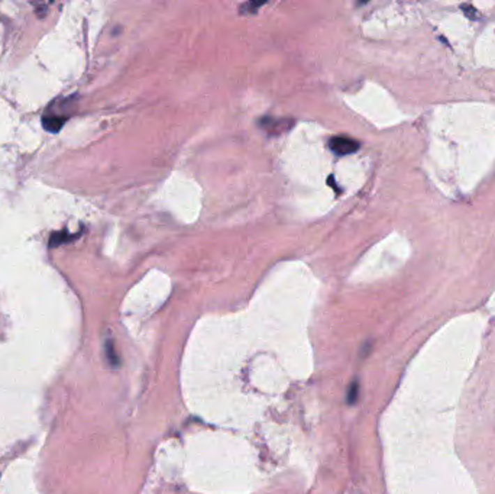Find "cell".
<instances>
[{"label":"cell","instance_id":"3957f363","mask_svg":"<svg viewBox=\"0 0 495 494\" xmlns=\"http://www.w3.org/2000/svg\"><path fill=\"white\" fill-rule=\"evenodd\" d=\"M261 125L264 129H268L270 132H281L284 129V121L282 119H273V118H265L261 121Z\"/></svg>","mask_w":495,"mask_h":494},{"label":"cell","instance_id":"5b68a950","mask_svg":"<svg viewBox=\"0 0 495 494\" xmlns=\"http://www.w3.org/2000/svg\"><path fill=\"white\" fill-rule=\"evenodd\" d=\"M264 3H246V5H243L242 8H241V10L242 12H245V10H247V13H254V10H252V8H255V9H258V8H261Z\"/></svg>","mask_w":495,"mask_h":494},{"label":"cell","instance_id":"7a4b0ae2","mask_svg":"<svg viewBox=\"0 0 495 494\" xmlns=\"http://www.w3.org/2000/svg\"><path fill=\"white\" fill-rule=\"evenodd\" d=\"M67 118H61V117H45L43 118V125L44 128L48 130V132H52V134H55V132H60L63 125L66 123Z\"/></svg>","mask_w":495,"mask_h":494},{"label":"cell","instance_id":"6da1fadb","mask_svg":"<svg viewBox=\"0 0 495 494\" xmlns=\"http://www.w3.org/2000/svg\"><path fill=\"white\" fill-rule=\"evenodd\" d=\"M329 147H330V149L333 151V153H336L339 156H348V154L356 153V151L360 147V144L356 140L351 138V137L339 135V137L330 138Z\"/></svg>","mask_w":495,"mask_h":494},{"label":"cell","instance_id":"277c9868","mask_svg":"<svg viewBox=\"0 0 495 494\" xmlns=\"http://www.w3.org/2000/svg\"><path fill=\"white\" fill-rule=\"evenodd\" d=\"M75 237H71L70 234H67L66 231L64 232H54L50 238V246L51 248H54V246H60L63 244H66L67 241L70 239H74Z\"/></svg>","mask_w":495,"mask_h":494}]
</instances>
